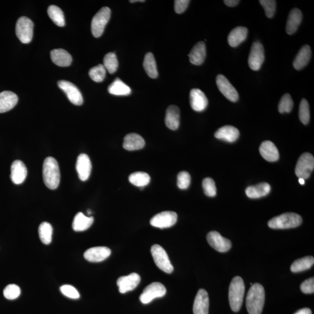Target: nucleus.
<instances>
[{"label": "nucleus", "mask_w": 314, "mask_h": 314, "mask_svg": "<svg viewBox=\"0 0 314 314\" xmlns=\"http://www.w3.org/2000/svg\"><path fill=\"white\" fill-rule=\"evenodd\" d=\"M265 290L262 285L255 284L251 285L246 298V307L249 314L262 313L265 303Z\"/></svg>", "instance_id": "f257e3e1"}, {"label": "nucleus", "mask_w": 314, "mask_h": 314, "mask_svg": "<svg viewBox=\"0 0 314 314\" xmlns=\"http://www.w3.org/2000/svg\"><path fill=\"white\" fill-rule=\"evenodd\" d=\"M43 181L49 189H57L60 182V171L58 162L53 157L46 158L43 167Z\"/></svg>", "instance_id": "f03ea898"}, {"label": "nucleus", "mask_w": 314, "mask_h": 314, "mask_svg": "<svg viewBox=\"0 0 314 314\" xmlns=\"http://www.w3.org/2000/svg\"><path fill=\"white\" fill-rule=\"evenodd\" d=\"M245 293L243 280L240 276H236L230 284L229 300L231 309L234 312L241 310Z\"/></svg>", "instance_id": "7ed1b4c3"}, {"label": "nucleus", "mask_w": 314, "mask_h": 314, "mask_svg": "<svg viewBox=\"0 0 314 314\" xmlns=\"http://www.w3.org/2000/svg\"><path fill=\"white\" fill-rule=\"evenodd\" d=\"M303 222L302 217L293 213H287L273 217L268 222L270 228L287 229L296 228Z\"/></svg>", "instance_id": "20e7f679"}, {"label": "nucleus", "mask_w": 314, "mask_h": 314, "mask_svg": "<svg viewBox=\"0 0 314 314\" xmlns=\"http://www.w3.org/2000/svg\"><path fill=\"white\" fill-rule=\"evenodd\" d=\"M111 9L107 7H102L93 17L91 28L93 35L96 38L100 37L103 33L111 17Z\"/></svg>", "instance_id": "39448f33"}, {"label": "nucleus", "mask_w": 314, "mask_h": 314, "mask_svg": "<svg viewBox=\"0 0 314 314\" xmlns=\"http://www.w3.org/2000/svg\"><path fill=\"white\" fill-rule=\"evenodd\" d=\"M33 27V22L29 18L26 17L19 18L16 24L15 32L19 40L24 44H28L32 41Z\"/></svg>", "instance_id": "423d86ee"}, {"label": "nucleus", "mask_w": 314, "mask_h": 314, "mask_svg": "<svg viewBox=\"0 0 314 314\" xmlns=\"http://www.w3.org/2000/svg\"><path fill=\"white\" fill-rule=\"evenodd\" d=\"M151 253L155 264L158 268L167 273H172L173 266L171 264L166 251L161 245H153L151 248Z\"/></svg>", "instance_id": "0eeeda50"}, {"label": "nucleus", "mask_w": 314, "mask_h": 314, "mask_svg": "<svg viewBox=\"0 0 314 314\" xmlns=\"http://www.w3.org/2000/svg\"><path fill=\"white\" fill-rule=\"evenodd\" d=\"M314 169V158L310 153L301 155L295 169V173L298 178L306 180L309 178Z\"/></svg>", "instance_id": "6e6552de"}, {"label": "nucleus", "mask_w": 314, "mask_h": 314, "mask_svg": "<svg viewBox=\"0 0 314 314\" xmlns=\"http://www.w3.org/2000/svg\"><path fill=\"white\" fill-rule=\"evenodd\" d=\"M166 287L159 282L152 283L145 289L140 296V300L143 304H147L155 298L163 297L166 294Z\"/></svg>", "instance_id": "1a4fd4ad"}, {"label": "nucleus", "mask_w": 314, "mask_h": 314, "mask_svg": "<svg viewBox=\"0 0 314 314\" xmlns=\"http://www.w3.org/2000/svg\"><path fill=\"white\" fill-rule=\"evenodd\" d=\"M178 215L173 211H164L157 214L150 220V224L160 229L169 228L177 222Z\"/></svg>", "instance_id": "9d476101"}, {"label": "nucleus", "mask_w": 314, "mask_h": 314, "mask_svg": "<svg viewBox=\"0 0 314 314\" xmlns=\"http://www.w3.org/2000/svg\"><path fill=\"white\" fill-rule=\"evenodd\" d=\"M265 60L264 47L259 42L253 43L251 48L248 63L250 68L253 71L260 70Z\"/></svg>", "instance_id": "9b49d317"}, {"label": "nucleus", "mask_w": 314, "mask_h": 314, "mask_svg": "<svg viewBox=\"0 0 314 314\" xmlns=\"http://www.w3.org/2000/svg\"><path fill=\"white\" fill-rule=\"evenodd\" d=\"M58 85L66 94L67 97L72 104L80 105L83 104V98L82 93L74 84L66 80H60Z\"/></svg>", "instance_id": "f8f14e48"}, {"label": "nucleus", "mask_w": 314, "mask_h": 314, "mask_svg": "<svg viewBox=\"0 0 314 314\" xmlns=\"http://www.w3.org/2000/svg\"><path fill=\"white\" fill-rule=\"evenodd\" d=\"M207 239L211 246L220 253H225L232 247L231 241L223 238L217 231L210 232L207 235Z\"/></svg>", "instance_id": "ddd939ff"}, {"label": "nucleus", "mask_w": 314, "mask_h": 314, "mask_svg": "<svg viewBox=\"0 0 314 314\" xmlns=\"http://www.w3.org/2000/svg\"><path fill=\"white\" fill-rule=\"evenodd\" d=\"M217 88L225 97L232 102L238 101L239 94L229 81L222 74L217 75L216 79Z\"/></svg>", "instance_id": "4468645a"}, {"label": "nucleus", "mask_w": 314, "mask_h": 314, "mask_svg": "<svg viewBox=\"0 0 314 314\" xmlns=\"http://www.w3.org/2000/svg\"><path fill=\"white\" fill-rule=\"evenodd\" d=\"M141 276L138 273H132L127 276H121L118 278L117 285L121 293H126L127 291L135 289L141 282Z\"/></svg>", "instance_id": "2eb2a0df"}, {"label": "nucleus", "mask_w": 314, "mask_h": 314, "mask_svg": "<svg viewBox=\"0 0 314 314\" xmlns=\"http://www.w3.org/2000/svg\"><path fill=\"white\" fill-rule=\"evenodd\" d=\"M111 251L107 247H95L89 248L84 253V257L91 263H99L110 256Z\"/></svg>", "instance_id": "dca6fc26"}, {"label": "nucleus", "mask_w": 314, "mask_h": 314, "mask_svg": "<svg viewBox=\"0 0 314 314\" xmlns=\"http://www.w3.org/2000/svg\"><path fill=\"white\" fill-rule=\"evenodd\" d=\"M76 170L79 179L82 181H86L89 178L92 172V163L88 155L81 154L77 157L76 161Z\"/></svg>", "instance_id": "f3484780"}, {"label": "nucleus", "mask_w": 314, "mask_h": 314, "mask_svg": "<svg viewBox=\"0 0 314 314\" xmlns=\"http://www.w3.org/2000/svg\"><path fill=\"white\" fill-rule=\"evenodd\" d=\"M209 297L207 291L203 289H200L194 301V314H209Z\"/></svg>", "instance_id": "a211bd4d"}, {"label": "nucleus", "mask_w": 314, "mask_h": 314, "mask_svg": "<svg viewBox=\"0 0 314 314\" xmlns=\"http://www.w3.org/2000/svg\"><path fill=\"white\" fill-rule=\"evenodd\" d=\"M190 102L193 110L201 112L205 110L208 104L206 95L198 89H192L190 93Z\"/></svg>", "instance_id": "6ab92c4d"}, {"label": "nucleus", "mask_w": 314, "mask_h": 314, "mask_svg": "<svg viewBox=\"0 0 314 314\" xmlns=\"http://www.w3.org/2000/svg\"><path fill=\"white\" fill-rule=\"evenodd\" d=\"M27 170L23 161L16 160L11 167V179L15 185H20L25 180Z\"/></svg>", "instance_id": "aec40b11"}, {"label": "nucleus", "mask_w": 314, "mask_h": 314, "mask_svg": "<svg viewBox=\"0 0 314 314\" xmlns=\"http://www.w3.org/2000/svg\"><path fill=\"white\" fill-rule=\"evenodd\" d=\"M145 145V141L141 135L135 133L127 134L123 140V147L126 150H141Z\"/></svg>", "instance_id": "412c9836"}, {"label": "nucleus", "mask_w": 314, "mask_h": 314, "mask_svg": "<svg viewBox=\"0 0 314 314\" xmlns=\"http://www.w3.org/2000/svg\"><path fill=\"white\" fill-rule=\"evenodd\" d=\"M190 62L195 65L203 64L206 57V46L203 42H200L195 45L189 54Z\"/></svg>", "instance_id": "4be33fe9"}, {"label": "nucleus", "mask_w": 314, "mask_h": 314, "mask_svg": "<svg viewBox=\"0 0 314 314\" xmlns=\"http://www.w3.org/2000/svg\"><path fill=\"white\" fill-rule=\"evenodd\" d=\"M18 97L14 93L4 91L0 93V113L12 110L17 105Z\"/></svg>", "instance_id": "5701e85b"}, {"label": "nucleus", "mask_w": 314, "mask_h": 314, "mask_svg": "<svg viewBox=\"0 0 314 314\" xmlns=\"http://www.w3.org/2000/svg\"><path fill=\"white\" fill-rule=\"evenodd\" d=\"M51 58L53 63L61 67H69L72 63V56L64 49H54L51 51Z\"/></svg>", "instance_id": "b1692460"}, {"label": "nucleus", "mask_w": 314, "mask_h": 314, "mask_svg": "<svg viewBox=\"0 0 314 314\" xmlns=\"http://www.w3.org/2000/svg\"><path fill=\"white\" fill-rule=\"evenodd\" d=\"M260 153L264 159L269 162H275L279 160L278 148L272 142H264L260 145Z\"/></svg>", "instance_id": "393cba45"}, {"label": "nucleus", "mask_w": 314, "mask_h": 314, "mask_svg": "<svg viewBox=\"0 0 314 314\" xmlns=\"http://www.w3.org/2000/svg\"><path fill=\"white\" fill-rule=\"evenodd\" d=\"M215 137L222 141L233 143L237 141L239 138V131L234 126H224L217 130L215 133Z\"/></svg>", "instance_id": "a878e982"}, {"label": "nucleus", "mask_w": 314, "mask_h": 314, "mask_svg": "<svg viewBox=\"0 0 314 314\" xmlns=\"http://www.w3.org/2000/svg\"><path fill=\"white\" fill-rule=\"evenodd\" d=\"M165 122L170 129L175 130L178 129L180 125V110L178 107L172 105L167 108Z\"/></svg>", "instance_id": "bb28decb"}, {"label": "nucleus", "mask_w": 314, "mask_h": 314, "mask_svg": "<svg viewBox=\"0 0 314 314\" xmlns=\"http://www.w3.org/2000/svg\"><path fill=\"white\" fill-rule=\"evenodd\" d=\"M303 15L299 9L294 8L290 11L288 18L286 31L289 35L296 32L302 21Z\"/></svg>", "instance_id": "cd10ccee"}, {"label": "nucleus", "mask_w": 314, "mask_h": 314, "mask_svg": "<svg viewBox=\"0 0 314 314\" xmlns=\"http://www.w3.org/2000/svg\"><path fill=\"white\" fill-rule=\"evenodd\" d=\"M248 29L246 27L238 26L233 29L228 37L229 45L232 48H236L247 39Z\"/></svg>", "instance_id": "c85d7f7f"}, {"label": "nucleus", "mask_w": 314, "mask_h": 314, "mask_svg": "<svg viewBox=\"0 0 314 314\" xmlns=\"http://www.w3.org/2000/svg\"><path fill=\"white\" fill-rule=\"evenodd\" d=\"M312 57V50L309 45L302 47L293 61V67L296 70H301L309 64Z\"/></svg>", "instance_id": "c756f323"}, {"label": "nucleus", "mask_w": 314, "mask_h": 314, "mask_svg": "<svg viewBox=\"0 0 314 314\" xmlns=\"http://www.w3.org/2000/svg\"><path fill=\"white\" fill-rule=\"evenodd\" d=\"M270 192V186L267 183L251 186L245 190L247 196L250 198H259L268 195Z\"/></svg>", "instance_id": "7c9ffc66"}, {"label": "nucleus", "mask_w": 314, "mask_h": 314, "mask_svg": "<svg viewBox=\"0 0 314 314\" xmlns=\"http://www.w3.org/2000/svg\"><path fill=\"white\" fill-rule=\"evenodd\" d=\"M94 222L93 217H87L82 213H78L74 217L72 228L75 232H83L88 230Z\"/></svg>", "instance_id": "2f4dec72"}, {"label": "nucleus", "mask_w": 314, "mask_h": 314, "mask_svg": "<svg viewBox=\"0 0 314 314\" xmlns=\"http://www.w3.org/2000/svg\"><path fill=\"white\" fill-rule=\"evenodd\" d=\"M108 90L110 94L118 96H128L132 92L130 87L119 78L115 80L109 86Z\"/></svg>", "instance_id": "473e14b6"}, {"label": "nucleus", "mask_w": 314, "mask_h": 314, "mask_svg": "<svg viewBox=\"0 0 314 314\" xmlns=\"http://www.w3.org/2000/svg\"><path fill=\"white\" fill-rule=\"evenodd\" d=\"M144 67L145 70L151 78H157L158 73L156 61H155L154 56L151 52H148L145 57Z\"/></svg>", "instance_id": "72a5a7b5"}, {"label": "nucleus", "mask_w": 314, "mask_h": 314, "mask_svg": "<svg viewBox=\"0 0 314 314\" xmlns=\"http://www.w3.org/2000/svg\"><path fill=\"white\" fill-rule=\"evenodd\" d=\"M314 264V258L312 256H307L298 259L292 264L290 267L291 271L297 273L304 271L310 269Z\"/></svg>", "instance_id": "f704fd0d"}, {"label": "nucleus", "mask_w": 314, "mask_h": 314, "mask_svg": "<svg viewBox=\"0 0 314 314\" xmlns=\"http://www.w3.org/2000/svg\"><path fill=\"white\" fill-rule=\"evenodd\" d=\"M150 176L144 172H136L130 175L129 180L132 185L140 188H144L150 182Z\"/></svg>", "instance_id": "c9c22d12"}, {"label": "nucleus", "mask_w": 314, "mask_h": 314, "mask_svg": "<svg viewBox=\"0 0 314 314\" xmlns=\"http://www.w3.org/2000/svg\"><path fill=\"white\" fill-rule=\"evenodd\" d=\"M48 15L53 23L58 26H65V22L63 11L56 5H50L48 8Z\"/></svg>", "instance_id": "e433bc0d"}, {"label": "nucleus", "mask_w": 314, "mask_h": 314, "mask_svg": "<svg viewBox=\"0 0 314 314\" xmlns=\"http://www.w3.org/2000/svg\"><path fill=\"white\" fill-rule=\"evenodd\" d=\"M53 229L50 223L47 222H42L39 228V235L40 240L43 244L48 245L52 241Z\"/></svg>", "instance_id": "4c0bfd02"}, {"label": "nucleus", "mask_w": 314, "mask_h": 314, "mask_svg": "<svg viewBox=\"0 0 314 314\" xmlns=\"http://www.w3.org/2000/svg\"><path fill=\"white\" fill-rule=\"evenodd\" d=\"M104 67L110 73L116 72L118 67V61L114 52H109L104 58Z\"/></svg>", "instance_id": "58836bf2"}, {"label": "nucleus", "mask_w": 314, "mask_h": 314, "mask_svg": "<svg viewBox=\"0 0 314 314\" xmlns=\"http://www.w3.org/2000/svg\"><path fill=\"white\" fill-rule=\"evenodd\" d=\"M89 76L96 82H101L106 76V70L103 65L99 64L97 66L93 67L89 71Z\"/></svg>", "instance_id": "ea45409f"}, {"label": "nucleus", "mask_w": 314, "mask_h": 314, "mask_svg": "<svg viewBox=\"0 0 314 314\" xmlns=\"http://www.w3.org/2000/svg\"><path fill=\"white\" fill-rule=\"evenodd\" d=\"M293 101L289 94H285L282 96L278 105V110L280 113H289L293 108Z\"/></svg>", "instance_id": "a19ab883"}, {"label": "nucleus", "mask_w": 314, "mask_h": 314, "mask_svg": "<svg viewBox=\"0 0 314 314\" xmlns=\"http://www.w3.org/2000/svg\"><path fill=\"white\" fill-rule=\"evenodd\" d=\"M299 118L301 122L304 125L309 123L310 113L309 102L306 99H302L299 107Z\"/></svg>", "instance_id": "79ce46f5"}, {"label": "nucleus", "mask_w": 314, "mask_h": 314, "mask_svg": "<svg viewBox=\"0 0 314 314\" xmlns=\"http://www.w3.org/2000/svg\"><path fill=\"white\" fill-rule=\"evenodd\" d=\"M203 188L204 193L208 197H213L217 194V188L215 182L213 179L207 178L203 181Z\"/></svg>", "instance_id": "37998d69"}, {"label": "nucleus", "mask_w": 314, "mask_h": 314, "mask_svg": "<svg viewBox=\"0 0 314 314\" xmlns=\"http://www.w3.org/2000/svg\"><path fill=\"white\" fill-rule=\"evenodd\" d=\"M3 293L7 299L15 300L20 296L21 289L17 285L11 284L5 287Z\"/></svg>", "instance_id": "c03bdc74"}, {"label": "nucleus", "mask_w": 314, "mask_h": 314, "mask_svg": "<svg viewBox=\"0 0 314 314\" xmlns=\"http://www.w3.org/2000/svg\"><path fill=\"white\" fill-rule=\"evenodd\" d=\"M177 185L180 189H186L191 185V177L190 174L186 171H182L178 175L177 178Z\"/></svg>", "instance_id": "a18cd8bd"}, {"label": "nucleus", "mask_w": 314, "mask_h": 314, "mask_svg": "<svg viewBox=\"0 0 314 314\" xmlns=\"http://www.w3.org/2000/svg\"><path fill=\"white\" fill-rule=\"evenodd\" d=\"M260 4L265 9L266 17L271 18L273 17L276 11V1L273 0H261Z\"/></svg>", "instance_id": "49530a36"}, {"label": "nucleus", "mask_w": 314, "mask_h": 314, "mask_svg": "<svg viewBox=\"0 0 314 314\" xmlns=\"http://www.w3.org/2000/svg\"><path fill=\"white\" fill-rule=\"evenodd\" d=\"M60 291L65 296L72 298V299H78L80 297L78 291L72 286L70 285L62 286L60 288Z\"/></svg>", "instance_id": "de8ad7c7"}, {"label": "nucleus", "mask_w": 314, "mask_h": 314, "mask_svg": "<svg viewBox=\"0 0 314 314\" xmlns=\"http://www.w3.org/2000/svg\"><path fill=\"white\" fill-rule=\"evenodd\" d=\"M301 290L305 294H312L314 292V278L306 280L301 285Z\"/></svg>", "instance_id": "09e8293b"}, {"label": "nucleus", "mask_w": 314, "mask_h": 314, "mask_svg": "<svg viewBox=\"0 0 314 314\" xmlns=\"http://www.w3.org/2000/svg\"><path fill=\"white\" fill-rule=\"evenodd\" d=\"M189 0H176L175 1V11L177 14H182L188 8L190 3Z\"/></svg>", "instance_id": "8fccbe9b"}, {"label": "nucleus", "mask_w": 314, "mask_h": 314, "mask_svg": "<svg viewBox=\"0 0 314 314\" xmlns=\"http://www.w3.org/2000/svg\"><path fill=\"white\" fill-rule=\"evenodd\" d=\"M223 2L228 7H234L237 5L240 1H238V0H225Z\"/></svg>", "instance_id": "3c124183"}, {"label": "nucleus", "mask_w": 314, "mask_h": 314, "mask_svg": "<svg viewBox=\"0 0 314 314\" xmlns=\"http://www.w3.org/2000/svg\"><path fill=\"white\" fill-rule=\"evenodd\" d=\"M294 314H312V312L310 309L304 308V309L298 310V312Z\"/></svg>", "instance_id": "603ef678"}, {"label": "nucleus", "mask_w": 314, "mask_h": 314, "mask_svg": "<svg viewBox=\"0 0 314 314\" xmlns=\"http://www.w3.org/2000/svg\"><path fill=\"white\" fill-rule=\"evenodd\" d=\"M298 181H299V183L301 185H304V184H305V180L303 179L299 178Z\"/></svg>", "instance_id": "864d4df0"}, {"label": "nucleus", "mask_w": 314, "mask_h": 314, "mask_svg": "<svg viewBox=\"0 0 314 314\" xmlns=\"http://www.w3.org/2000/svg\"><path fill=\"white\" fill-rule=\"evenodd\" d=\"M145 0H130V2L131 3L133 2H145Z\"/></svg>", "instance_id": "5fc2aeb1"}, {"label": "nucleus", "mask_w": 314, "mask_h": 314, "mask_svg": "<svg viewBox=\"0 0 314 314\" xmlns=\"http://www.w3.org/2000/svg\"><path fill=\"white\" fill-rule=\"evenodd\" d=\"M88 213L89 215H90V214H92V211L88 210Z\"/></svg>", "instance_id": "6e6d98bb"}]
</instances>
